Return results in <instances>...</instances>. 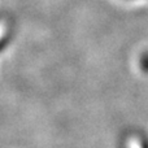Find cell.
Instances as JSON below:
<instances>
[{"instance_id": "1", "label": "cell", "mask_w": 148, "mask_h": 148, "mask_svg": "<svg viewBox=\"0 0 148 148\" xmlns=\"http://www.w3.org/2000/svg\"><path fill=\"white\" fill-rule=\"evenodd\" d=\"M10 33H12V27H10L9 20L7 17H0V52L5 48V46L9 42Z\"/></svg>"}]
</instances>
